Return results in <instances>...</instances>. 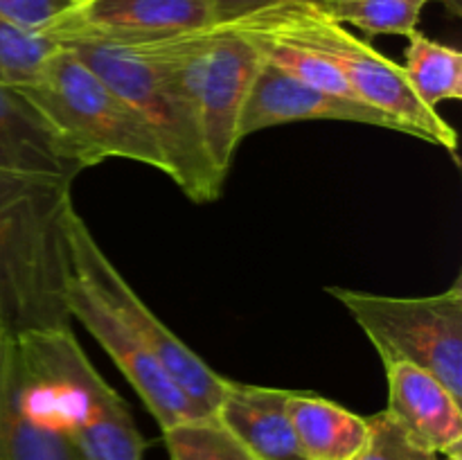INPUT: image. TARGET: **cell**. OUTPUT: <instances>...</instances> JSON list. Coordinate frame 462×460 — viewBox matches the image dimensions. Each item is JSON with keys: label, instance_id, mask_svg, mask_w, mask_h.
Segmentation results:
<instances>
[{"label": "cell", "instance_id": "1", "mask_svg": "<svg viewBox=\"0 0 462 460\" xmlns=\"http://www.w3.org/2000/svg\"><path fill=\"white\" fill-rule=\"evenodd\" d=\"M70 185L0 171V329L16 338L70 327Z\"/></svg>", "mask_w": 462, "mask_h": 460}, {"label": "cell", "instance_id": "2", "mask_svg": "<svg viewBox=\"0 0 462 460\" xmlns=\"http://www.w3.org/2000/svg\"><path fill=\"white\" fill-rule=\"evenodd\" d=\"M135 108L156 135L167 176L192 201L219 198L226 179L203 144L194 104L176 72L170 36L153 41H111L97 36H54Z\"/></svg>", "mask_w": 462, "mask_h": 460}, {"label": "cell", "instance_id": "3", "mask_svg": "<svg viewBox=\"0 0 462 460\" xmlns=\"http://www.w3.org/2000/svg\"><path fill=\"white\" fill-rule=\"evenodd\" d=\"M30 406L75 446L81 460H143L126 401L95 370L72 329L18 338Z\"/></svg>", "mask_w": 462, "mask_h": 460}, {"label": "cell", "instance_id": "4", "mask_svg": "<svg viewBox=\"0 0 462 460\" xmlns=\"http://www.w3.org/2000/svg\"><path fill=\"white\" fill-rule=\"evenodd\" d=\"M246 36L284 41L337 68L365 104L404 122L415 138L438 144L458 162V133L445 117L418 99L400 63L352 34L314 0H284L228 23Z\"/></svg>", "mask_w": 462, "mask_h": 460}, {"label": "cell", "instance_id": "5", "mask_svg": "<svg viewBox=\"0 0 462 460\" xmlns=\"http://www.w3.org/2000/svg\"><path fill=\"white\" fill-rule=\"evenodd\" d=\"M21 88L70 140L86 167L125 158L170 171L147 122L72 50L57 43L39 75Z\"/></svg>", "mask_w": 462, "mask_h": 460}, {"label": "cell", "instance_id": "6", "mask_svg": "<svg viewBox=\"0 0 462 460\" xmlns=\"http://www.w3.org/2000/svg\"><path fill=\"white\" fill-rule=\"evenodd\" d=\"M356 320L383 365L406 361L440 379L462 400V278L447 291L397 298L355 289L328 287Z\"/></svg>", "mask_w": 462, "mask_h": 460}, {"label": "cell", "instance_id": "7", "mask_svg": "<svg viewBox=\"0 0 462 460\" xmlns=\"http://www.w3.org/2000/svg\"><path fill=\"white\" fill-rule=\"evenodd\" d=\"M170 52L197 111L208 156L226 179L242 143L244 104L264 59L251 39L228 25L170 36Z\"/></svg>", "mask_w": 462, "mask_h": 460}, {"label": "cell", "instance_id": "8", "mask_svg": "<svg viewBox=\"0 0 462 460\" xmlns=\"http://www.w3.org/2000/svg\"><path fill=\"white\" fill-rule=\"evenodd\" d=\"M68 244H70L72 271L81 282L88 284L104 300V305L135 334L140 343L152 352L153 359L174 379L183 395L201 410L203 415H215L221 404L228 379L210 368L194 350H189L152 309L143 298L131 289L113 266L106 253L99 248L97 239L86 225L84 216L68 210Z\"/></svg>", "mask_w": 462, "mask_h": 460}, {"label": "cell", "instance_id": "9", "mask_svg": "<svg viewBox=\"0 0 462 460\" xmlns=\"http://www.w3.org/2000/svg\"><path fill=\"white\" fill-rule=\"evenodd\" d=\"M66 302L70 318L79 320L88 329L90 336L106 350L117 370L125 374L131 388L144 401L153 419L161 424L162 431L188 419L203 418L201 410L183 395L174 379L153 359L152 352L77 275H72Z\"/></svg>", "mask_w": 462, "mask_h": 460}, {"label": "cell", "instance_id": "10", "mask_svg": "<svg viewBox=\"0 0 462 460\" xmlns=\"http://www.w3.org/2000/svg\"><path fill=\"white\" fill-rule=\"evenodd\" d=\"M305 120L355 122V124L379 126V129L413 135V131L404 122L379 111L373 104L314 88V86L302 84L296 77L282 72L280 68L271 66V63H262L246 104H244L239 140L262 129H269V126Z\"/></svg>", "mask_w": 462, "mask_h": 460}, {"label": "cell", "instance_id": "11", "mask_svg": "<svg viewBox=\"0 0 462 460\" xmlns=\"http://www.w3.org/2000/svg\"><path fill=\"white\" fill-rule=\"evenodd\" d=\"M208 0H88L70 7L52 27L54 36H97L111 41H153L215 27Z\"/></svg>", "mask_w": 462, "mask_h": 460}, {"label": "cell", "instance_id": "12", "mask_svg": "<svg viewBox=\"0 0 462 460\" xmlns=\"http://www.w3.org/2000/svg\"><path fill=\"white\" fill-rule=\"evenodd\" d=\"M88 170L70 140L21 86L0 84V171L75 180Z\"/></svg>", "mask_w": 462, "mask_h": 460}, {"label": "cell", "instance_id": "13", "mask_svg": "<svg viewBox=\"0 0 462 460\" xmlns=\"http://www.w3.org/2000/svg\"><path fill=\"white\" fill-rule=\"evenodd\" d=\"M388 413L438 455H462V400L427 370L386 363Z\"/></svg>", "mask_w": 462, "mask_h": 460}, {"label": "cell", "instance_id": "14", "mask_svg": "<svg viewBox=\"0 0 462 460\" xmlns=\"http://www.w3.org/2000/svg\"><path fill=\"white\" fill-rule=\"evenodd\" d=\"M0 460H81L75 446L30 406L18 338L0 329Z\"/></svg>", "mask_w": 462, "mask_h": 460}, {"label": "cell", "instance_id": "15", "mask_svg": "<svg viewBox=\"0 0 462 460\" xmlns=\"http://www.w3.org/2000/svg\"><path fill=\"white\" fill-rule=\"evenodd\" d=\"M289 392L228 379L215 415L257 460H307L289 419Z\"/></svg>", "mask_w": 462, "mask_h": 460}, {"label": "cell", "instance_id": "16", "mask_svg": "<svg viewBox=\"0 0 462 460\" xmlns=\"http://www.w3.org/2000/svg\"><path fill=\"white\" fill-rule=\"evenodd\" d=\"M289 419L307 460H352L368 436V419L325 397L289 392Z\"/></svg>", "mask_w": 462, "mask_h": 460}, {"label": "cell", "instance_id": "17", "mask_svg": "<svg viewBox=\"0 0 462 460\" xmlns=\"http://www.w3.org/2000/svg\"><path fill=\"white\" fill-rule=\"evenodd\" d=\"M402 70L420 102L429 108L445 99H462V54L451 45L413 32Z\"/></svg>", "mask_w": 462, "mask_h": 460}, {"label": "cell", "instance_id": "18", "mask_svg": "<svg viewBox=\"0 0 462 460\" xmlns=\"http://www.w3.org/2000/svg\"><path fill=\"white\" fill-rule=\"evenodd\" d=\"M170 460H257L217 415L188 419L162 431Z\"/></svg>", "mask_w": 462, "mask_h": 460}, {"label": "cell", "instance_id": "19", "mask_svg": "<svg viewBox=\"0 0 462 460\" xmlns=\"http://www.w3.org/2000/svg\"><path fill=\"white\" fill-rule=\"evenodd\" d=\"M429 0H323L325 12L365 34L411 36Z\"/></svg>", "mask_w": 462, "mask_h": 460}, {"label": "cell", "instance_id": "20", "mask_svg": "<svg viewBox=\"0 0 462 460\" xmlns=\"http://www.w3.org/2000/svg\"><path fill=\"white\" fill-rule=\"evenodd\" d=\"M246 36V34H244ZM255 43V48L260 50L262 59L271 66L280 68L287 75L296 77L302 84L314 86V88L328 90L332 95H341L347 99H359L355 95V90L350 88L346 79H343L341 72L337 68L329 66L328 61H323L316 54L307 52V50L296 48L291 43H284V41L266 39V36H246ZM364 102V99H361Z\"/></svg>", "mask_w": 462, "mask_h": 460}, {"label": "cell", "instance_id": "21", "mask_svg": "<svg viewBox=\"0 0 462 460\" xmlns=\"http://www.w3.org/2000/svg\"><path fill=\"white\" fill-rule=\"evenodd\" d=\"M54 48L48 34L25 30L0 14V84H30Z\"/></svg>", "mask_w": 462, "mask_h": 460}, {"label": "cell", "instance_id": "22", "mask_svg": "<svg viewBox=\"0 0 462 460\" xmlns=\"http://www.w3.org/2000/svg\"><path fill=\"white\" fill-rule=\"evenodd\" d=\"M368 436L352 460H438L440 455L411 436L388 410L370 415Z\"/></svg>", "mask_w": 462, "mask_h": 460}, {"label": "cell", "instance_id": "23", "mask_svg": "<svg viewBox=\"0 0 462 460\" xmlns=\"http://www.w3.org/2000/svg\"><path fill=\"white\" fill-rule=\"evenodd\" d=\"M72 5L68 0H0V14L25 30L41 32L52 27Z\"/></svg>", "mask_w": 462, "mask_h": 460}, {"label": "cell", "instance_id": "24", "mask_svg": "<svg viewBox=\"0 0 462 460\" xmlns=\"http://www.w3.org/2000/svg\"><path fill=\"white\" fill-rule=\"evenodd\" d=\"M275 3H284V0H208L217 25H228V23L239 21V18ZM314 3H323V0H314Z\"/></svg>", "mask_w": 462, "mask_h": 460}, {"label": "cell", "instance_id": "25", "mask_svg": "<svg viewBox=\"0 0 462 460\" xmlns=\"http://www.w3.org/2000/svg\"><path fill=\"white\" fill-rule=\"evenodd\" d=\"M447 7V12L451 14L454 18H460L462 16V0H442Z\"/></svg>", "mask_w": 462, "mask_h": 460}, {"label": "cell", "instance_id": "26", "mask_svg": "<svg viewBox=\"0 0 462 460\" xmlns=\"http://www.w3.org/2000/svg\"><path fill=\"white\" fill-rule=\"evenodd\" d=\"M438 460H462V455H440Z\"/></svg>", "mask_w": 462, "mask_h": 460}, {"label": "cell", "instance_id": "27", "mask_svg": "<svg viewBox=\"0 0 462 460\" xmlns=\"http://www.w3.org/2000/svg\"><path fill=\"white\" fill-rule=\"evenodd\" d=\"M68 3H70L72 7H77V5H84V3H88V0H68Z\"/></svg>", "mask_w": 462, "mask_h": 460}]
</instances>
